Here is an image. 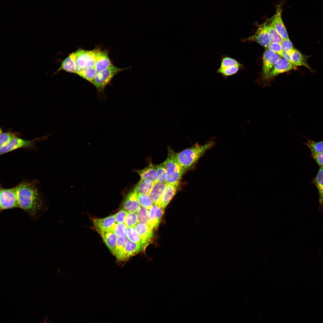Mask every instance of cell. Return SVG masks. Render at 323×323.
I'll list each match as a JSON object with an SVG mask.
<instances>
[{
    "mask_svg": "<svg viewBox=\"0 0 323 323\" xmlns=\"http://www.w3.org/2000/svg\"><path fill=\"white\" fill-rule=\"evenodd\" d=\"M146 248L138 243L129 241L127 243L124 249V254L125 261L130 257L135 256L139 252L144 251Z\"/></svg>",
    "mask_w": 323,
    "mask_h": 323,
    "instance_id": "23",
    "label": "cell"
},
{
    "mask_svg": "<svg viewBox=\"0 0 323 323\" xmlns=\"http://www.w3.org/2000/svg\"><path fill=\"white\" fill-rule=\"evenodd\" d=\"M297 69V66L283 58H280L268 75L264 78L265 80H270L281 74Z\"/></svg>",
    "mask_w": 323,
    "mask_h": 323,
    "instance_id": "8",
    "label": "cell"
},
{
    "mask_svg": "<svg viewBox=\"0 0 323 323\" xmlns=\"http://www.w3.org/2000/svg\"><path fill=\"white\" fill-rule=\"evenodd\" d=\"M290 55L292 64L296 66H304L309 70H312L307 63L308 56L303 54L295 48L292 51Z\"/></svg>",
    "mask_w": 323,
    "mask_h": 323,
    "instance_id": "21",
    "label": "cell"
},
{
    "mask_svg": "<svg viewBox=\"0 0 323 323\" xmlns=\"http://www.w3.org/2000/svg\"><path fill=\"white\" fill-rule=\"evenodd\" d=\"M220 56L219 59L220 67H227L234 66L242 67V65L236 59L226 54H220Z\"/></svg>",
    "mask_w": 323,
    "mask_h": 323,
    "instance_id": "29",
    "label": "cell"
},
{
    "mask_svg": "<svg viewBox=\"0 0 323 323\" xmlns=\"http://www.w3.org/2000/svg\"><path fill=\"white\" fill-rule=\"evenodd\" d=\"M240 67H241L238 66L227 67H220L214 72L219 74L223 79L226 80L228 77L236 74L240 70Z\"/></svg>",
    "mask_w": 323,
    "mask_h": 323,
    "instance_id": "28",
    "label": "cell"
},
{
    "mask_svg": "<svg viewBox=\"0 0 323 323\" xmlns=\"http://www.w3.org/2000/svg\"><path fill=\"white\" fill-rule=\"evenodd\" d=\"M137 197L140 205L148 209H149L153 204L147 194H138Z\"/></svg>",
    "mask_w": 323,
    "mask_h": 323,
    "instance_id": "36",
    "label": "cell"
},
{
    "mask_svg": "<svg viewBox=\"0 0 323 323\" xmlns=\"http://www.w3.org/2000/svg\"><path fill=\"white\" fill-rule=\"evenodd\" d=\"M128 212L123 208L114 214L116 223H124Z\"/></svg>",
    "mask_w": 323,
    "mask_h": 323,
    "instance_id": "41",
    "label": "cell"
},
{
    "mask_svg": "<svg viewBox=\"0 0 323 323\" xmlns=\"http://www.w3.org/2000/svg\"><path fill=\"white\" fill-rule=\"evenodd\" d=\"M215 142L213 140L200 145L196 143L192 147L176 154L177 162L185 171L191 168L207 150L212 147Z\"/></svg>",
    "mask_w": 323,
    "mask_h": 323,
    "instance_id": "2",
    "label": "cell"
},
{
    "mask_svg": "<svg viewBox=\"0 0 323 323\" xmlns=\"http://www.w3.org/2000/svg\"><path fill=\"white\" fill-rule=\"evenodd\" d=\"M266 48L276 53L280 57L283 52L281 43L270 42Z\"/></svg>",
    "mask_w": 323,
    "mask_h": 323,
    "instance_id": "40",
    "label": "cell"
},
{
    "mask_svg": "<svg viewBox=\"0 0 323 323\" xmlns=\"http://www.w3.org/2000/svg\"><path fill=\"white\" fill-rule=\"evenodd\" d=\"M156 182L167 183V173L163 163L157 165Z\"/></svg>",
    "mask_w": 323,
    "mask_h": 323,
    "instance_id": "35",
    "label": "cell"
},
{
    "mask_svg": "<svg viewBox=\"0 0 323 323\" xmlns=\"http://www.w3.org/2000/svg\"><path fill=\"white\" fill-rule=\"evenodd\" d=\"M150 226L153 229L159 225L164 214V209L160 206L153 204L149 209Z\"/></svg>",
    "mask_w": 323,
    "mask_h": 323,
    "instance_id": "16",
    "label": "cell"
},
{
    "mask_svg": "<svg viewBox=\"0 0 323 323\" xmlns=\"http://www.w3.org/2000/svg\"><path fill=\"white\" fill-rule=\"evenodd\" d=\"M280 57L277 54L272 51L267 49L265 50L263 57L262 75L263 78L268 75Z\"/></svg>",
    "mask_w": 323,
    "mask_h": 323,
    "instance_id": "10",
    "label": "cell"
},
{
    "mask_svg": "<svg viewBox=\"0 0 323 323\" xmlns=\"http://www.w3.org/2000/svg\"><path fill=\"white\" fill-rule=\"evenodd\" d=\"M151 181L140 179L135 187L133 191L136 194H148L154 183Z\"/></svg>",
    "mask_w": 323,
    "mask_h": 323,
    "instance_id": "27",
    "label": "cell"
},
{
    "mask_svg": "<svg viewBox=\"0 0 323 323\" xmlns=\"http://www.w3.org/2000/svg\"><path fill=\"white\" fill-rule=\"evenodd\" d=\"M129 240L127 237L124 238H118L114 255L118 261H125L124 249Z\"/></svg>",
    "mask_w": 323,
    "mask_h": 323,
    "instance_id": "26",
    "label": "cell"
},
{
    "mask_svg": "<svg viewBox=\"0 0 323 323\" xmlns=\"http://www.w3.org/2000/svg\"><path fill=\"white\" fill-rule=\"evenodd\" d=\"M282 4L280 3L275 15L270 19L274 26L283 39H288V35L282 18Z\"/></svg>",
    "mask_w": 323,
    "mask_h": 323,
    "instance_id": "12",
    "label": "cell"
},
{
    "mask_svg": "<svg viewBox=\"0 0 323 323\" xmlns=\"http://www.w3.org/2000/svg\"><path fill=\"white\" fill-rule=\"evenodd\" d=\"M167 183L156 182L148 195L153 204L160 206Z\"/></svg>",
    "mask_w": 323,
    "mask_h": 323,
    "instance_id": "15",
    "label": "cell"
},
{
    "mask_svg": "<svg viewBox=\"0 0 323 323\" xmlns=\"http://www.w3.org/2000/svg\"><path fill=\"white\" fill-rule=\"evenodd\" d=\"M137 197V194L133 190L128 193L123 203L124 209L128 212L136 213L141 207Z\"/></svg>",
    "mask_w": 323,
    "mask_h": 323,
    "instance_id": "14",
    "label": "cell"
},
{
    "mask_svg": "<svg viewBox=\"0 0 323 323\" xmlns=\"http://www.w3.org/2000/svg\"><path fill=\"white\" fill-rule=\"evenodd\" d=\"M93 221L95 230L100 235L105 232L109 231L116 223L114 215L103 218L94 219Z\"/></svg>",
    "mask_w": 323,
    "mask_h": 323,
    "instance_id": "13",
    "label": "cell"
},
{
    "mask_svg": "<svg viewBox=\"0 0 323 323\" xmlns=\"http://www.w3.org/2000/svg\"><path fill=\"white\" fill-rule=\"evenodd\" d=\"M176 153L169 147L167 157L163 162L167 173V183L179 184L185 171L177 162Z\"/></svg>",
    "mask_w": 323,
    "mask_h": 323,
    "instance_id": "3",
    "label": "cell"
},
{
    "mask_svg": "<svg viewBox=\"0 0 323 323\" xmlns=\"http://www.w3.org/2000/svg\"><path fill=\"white\" fill-rule=\"evenodd\" d=\"M76 73L89 68H94L96 58L94 49L87 50L79 49L74 52Z\"/></svg>",
    "mask_w": 323,
    "mask_h": 323,
    "instance_id": "5",
    "label": "cell"
},
{
    "mask_svg": "<svg viewBox=\"0 0 323 323\" xmlns=\"http://www.w3.org/2000/svg\"><path fill=\"white\" fill-rule=\"evenodd\" d=\"M127 237L129 240L132 242L138 243L145 248L148 245L140 237L134 227L127 228Z\"/></svg>",
    "mask_w": 323,
    "mask_h": 323,
    "instance_id": "30",
    "label": "cell"
},
{
    "mask_svg": "<svg viewBox=\"0 0 323 323\" xmlns=\"http://www.w3.org/2000/svg\"><path fill=\"white\" fill-rule=\"evenodd\" d=\"M110 231L114 232L119 238L126 237L128 233V228L124 223H115Z\"/></svg>",
    "mask_w": 323,
    "mask_h": 323,
    "instance_id": "33",
    "label": "cell"
},
{
    "mask_svg": "<svg viewBox=\"0 0 323 323\" xmlns=\"http://www.w3.org/2000/svg\"><path fill=\"white\" fill-rule=\"evenodd\" d=\"M130 67L120 68L112 64L106 69L97 72L91 83L96 87L98 92L103 93L105 87L116 74L121 71L129 68Z\"/></svg>",
    "mask_w": 323,
    "mask_h": 323,
    "instance_id": "4",
    "label": "cell"
},
{
    "mask_svg": "<svg viewBox=\"0 0 323 323\" xmlns=\"http://www.w3.org/2000/svg\"><path fill=\"white\" fill-rule=\"evenodd\" d=\"M94 49L96 58L95 68L97 72L106 69L112 64L107 50H102L98 47Z\"/></svg>",
    "mask_w": 323,
    "mask_h": 323,
    "instance_id": "11",
    "label": "cell"
},
{
    "mask_svg": "<svg viewBox=\"0 0 323 323\" xmlns=\"http://www.w3.org/2000/svg\"><path fill=\"white\" fill-rule=\"evenodd\" d=\"M136 214L138 222L142 223L150 226L149 209L141 206Z\"/></svg>",
    "mask_w": 323,
    "mask_h": 323,
    "instance_id": "34",
    "label": "cell"
},
{
    "mask_svg": "<svg viewBox=\"0 0 323 323\" xmlns=\"http://www.w3.org/2000/svg\"><path fill=\"white\" fill-rule=\"evenodd\" d=\"M281 44L283 51L290 54L294 48L289 39H284Z\"/></svg>",
    "mask_w": 323,
    "mask_h": 323,
    "instance_id": "39",
    "label": "cell"
},
{
    "mask_svg": "<svg viewBox=\"0 0 323 323\" xmlns=\"http://www.w3.org/2000/svg\"><path fill=\"white\" fill-rule=\"evenodd\" d=\"M179 184H166L161 199L160 207L164 209L175 195Z\"/></svg>",
    "mask_w": 323,
    "mask_h": 323,
    "instance_id": "19",
    "label": "cell"
},
{
    "mask_svg": "<svg viewBox=\"0 0 323 323\" xmlns=\"http://www.w3.org/2000/svg\"><path fill=\"white\" fill-rule=\"evenodd\" d=\"M134 227L140 237L148 245L153 237L154 229L150 226L140 222H138Z\"/></svg>",
    "mask_w": 323,
    "mask_h": 323,
    "instance_id": "17",
    "label": "cell"
},
{
    "mask_svg": "<svg viewBox=\"0 0 323 323\" xmlns=\"http://www.w3.org/2000/svg\"><path fill=\"white\" fill-rule=\"evenodd\" d=\"M19 208L16 187L1 188L0 209L1 211Z\"/></svg>",
    "mask_w": 323,
    "mask_h": 323,
    "instance_id": "6",
    "label": "cell"
},
{
    "mask_svg": "<svg viewBox=\"0 0 323 323\" xmlns=\"http://www.w3.org/2000/svg\"><path fill=\"white\" fill-rule=\"evenodd\" d=\"M136 213L128 212L124 223L127 228L134 227L138 223Z\"/></svg>",
    "mask_w": 323,
    "mask_h": 323,
    "instance_id": "37",
    "label": "cell"
},
{
    "mask_svg": "<svg viewBox=\"0 0 323 323\" xmlns=\"http://www.w3.org/2000/svg\"><path fill=\"white\" fill-rule=\"evenodd\" d=\"M97 72L94 68H89L80 70L77 74L91 83Z\"/></svg>",
    "mask_w": 323,
    "mask_h": 323,
    "instance_id": "32",
    "label": "cell"
},
{
    "mask_svg": "<svg viewBox=\"0 0 323 323\" xmlns=\"http://www.w3.org/2000/svg\"><path fill=\"white\" fill-rule=\"evenodd\" d=\"M103 240L111 253L114 255L118 237L113 231H108L101 235Z\"/></svg>",
    "mask_w": 323,
    "mask_h": 323,
    "instance_id": "22",
    "label": "cell"
},
{
    "mask_svg": "<svg viewBox=\"0 0 323 323\" xmlns=\"http://www.w3.org/2000/svg\"><path fill=\"white\" fill-rule=\"evenodd\" d=\"M281 57L286 59L291 63L290 54L283 51Z\"/></svg>",
    "mask_w": 323,
    "mask_h": 323,
    "instance_id": "43",
    "label": "cell"
},
{
    "mask_svg": "<svg viewBox=\"0 0 323 323\" xmlns=\"http://www.w3.org/2000/svg\"><path fill=\"white\" fill-rule=\"evenodd\" d=\"M48 135L34 140H28L23 139L18 137L12 139L6 145L0 148L1 155L19 148L33 147L36 142L45 139Z\"/></svg>",
    "mask_w": 323,
    "mask_h": 323,
    "instance_id": "7",
    "label": "cell"
},
{
    "mask_svg": "<svg viewBox=\"0 0 323 323\" xmlns=\"http://www.w3.org/2000/svg\"><path fill=\"white\" fill-rule=\"evenodd\" d=\"M266 20L267 31L270 42L281 43L283 39L274 26L270 18Z\"/></svg>",
    "mask_w": 323,
    "mask_h": 323,
    "instance_id": "25",
    "label": "cell"
},
{
    "mask_svg": "<svg viewBox=\"0 0 323 323\" xmlns=\"http://www.w3.org/2000/svg\"><path fill=\"white\" fill-rule=\"evenodd\" d=\"M304 144L309 149L311 155L323 152V141L316 142L307 139V142Z\"/></svg>",
    "mask_w": 323,
    "mask_h": 323,
    "instance_id": "31",
    "label": "cell"
},
{
    "mask_svg": "<svg viewBox=\"0 0 323 323\" xmlns=\"http://www.w3.org/2000/svg\"><path fill=\"white\" fill-rule=\"evenodd\" d=\"M314 182L319 194V209L323 211V167H320Z\"/></svg>",
    "mask_w": 323,
    "mask_h": 323,
    "instance_id": "24",
    "label": "cell"
},
{
    "mask_svg": "<svg viewBox=\"0 0 323 323\" xmlns=\"http://www.w3.org/2000/svg\"><path fill=\"white\" fill-rule=\"evenodd\" d=\"M62 70L70 73L76 74V68L74 52L70 54L62 61L60 67L53 74H56Z\"/></svg>",
    "mask_w": 323,
    "mask_h": 323,
    "instance_id": "18",
    "label": "cell"
},
{
    "mask_svg": "<svg viewBox=\"0 0 323 323\" xmlns=\"http://www.w3.org/2000/svg\"><path fill=\"white\" fill-rule=\"evenodd\" d=\"M242 40L246 42H255L266 48L270 43L267 28V20L258 26L254 34Z\"/></svg>",
    "mask_w": 323,
    "mask_h": 323,
    "instance_id": "9",
    "label": "cell"
},
{
    "mask_svg": "<svg viewBox=\"0 0 323 323\" xmlns=\"http://www.w3.org/2000/svg\"><path fill=\"white\" fill-rule=\"evenodd\" d=\"M157 165L150 163L148 166L144 169L136 170V172L140 176L141 179L151 181L154 182L156 181Z\"/></svg>",
    "mask_w": 323,
    "mask_h": 323,
    "instance_id": "20",
    "label": "cell"
},
{
    "mask_svg": "<svg viewBox=\"0 0 323 323\" xmlns=\"http://www.w3.org/2000/svg\"><path fill=\"white\" fill-rule=\"evenodd\" d=\"M16 134L10 132L0 133V148L6 145L12 139L17 137Z\"/></svg>",
    "mask_w": 323,
    "mask_h": 323,
    "instance_id": "38",
    "label": "cell"
},
{
    "mask_svg": "<svg viewBox=\"0 0 323 323\" xmlns=\"http://www.w3.org/2000/svg\"><path fill=\"white\" fill-rule=\"evenodd\" d=\"M311 155L319 167H323V152Z\"/></svg>",
    "mask_w": 323,
    "mask_h": 323,
    "instance_id": "42",
    "label": "cell"
},
{
    "mask_svg": "<svg viewBox=\"0 0 323 323\" xmlns=\"http://www.w3.org/2000/svg\"><path fill=\"white\" fill-rule=\"evenodd\" d=\"M19 208L31 217L35 216L41 209L42 202L35 185L24 181L16 187Z\"/></svg>",
    "mask_w": 323,
    "mask_h": 323,
    "instance_id": "1",
    "label": "cell"
}]
</instances>
